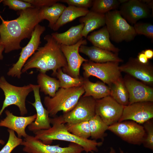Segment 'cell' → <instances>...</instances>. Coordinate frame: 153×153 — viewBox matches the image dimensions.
<instances>
[{
    "mask_svg": "<svg viewBox=\"0 0 153 153\" xmlns=\"http://www.w3.org/2000/svg\"><path fill=\"white\" fill-rule=\"evenodd\" d=\"M96 100L91 96H82L71 110L60 115L63 122L74 124L88 121L96 114Z\"/></svg>",
    "mask_w": 153,
    "mask_h": 153,
    "instance_id": "11",
    "label": "cell"
},
{
    "mask_svg": "<svg viewBox=\"0 0 153 153\" xmlns=\"http://www.w3.org/2000/svg\"><path fill=\"white\" fill-rule=\"evenodd\" d=\"M50 119L52 125L50 128L33 132L35 137L45 144L50 145L55 140L68 141L80 145L84 151L88 153L97 152V147L103 144L102 141L98 142L94 140L82 139L71 133L63 122L60 115Z\"/></svg>",
    "mask_w": 153,
    "mask_h": 153,
    "instance_id": "3",
    "label": "cell"
},
{
    "mask_svg": "<svg viewBox=\"0 0 153 153\" xmlns=\"http://www.w3.org/2000/svg\"><path fill=\"white\" fill-rule=\"evenodd\" d=\"M88 121L91 138L95 140L101 139L103 141L106 135L105 131L108 130L109 126L96 114Z\"/></svg>",
    "mask_w": 153,
    "mask_h": 153,
    "instance_id": "29",
    "label": "cell"
},
{
    "mask_svg": "<svg viewBox=\"0 0 153 153\" xmlns=\"http://www.w3.org/2000/svg\"><path fill=\"white\" fill-rule=\"evenodd\" d=\"M45 29L44 26L39 24L36 26L29 41L25 46L22 48L18 61L8 70L7 74L8 76L18 78H21L23 66L39 48L41 43V36Z\"/></svg>",
    "mask_w": 153,
    "mask_h": 153,
    "instance_id": "10",
    "label": "cell"
},
{
    "mask_svg": "<svg viewBox=\"0 0 153 153\" xmlns=\"http://www.w3.org/2000/svg\"><path fill=\"white\" fill-rule=\"evenodd\" d=\"M7 131L9 134L8 140L0 150V153H11L15 148L20 145L23 141L22 139L16 135L13 130L8 129Z\"/></svg>",
    "mask_w": 153,
    "mask_h": 153,
    "instance_id": "33",
    "label": "cell"
},
{
    "mask_svg": "<svg viewBox=\"0 0 153 153\" xmlns=\"http://www.w3.org/2000/svg\"><path fill=\"white\" fill-rule=\"evenodd\" d=\"M19 16L8 21L2 20L0 25V45L4 48V52L22 48L20 44L25 39L31 38L36 26L42 20L41 8L34 7L19 11Z\"/></svg>",
    "mask_w": 153,
    "mask_h": 153,
    "instance_id": "1",
    "label": "cell"
},
{
    "mask_svg": "<svg viewBox=\"0 0 153 153\" xmlns=\"http://www.w3.org/2000/svg\"><path fill=\"white\" fill-rule=\"evenodd\" d=\"M146 58L149 60L153 57V50L151 49H147L143 51Z\"/></svg>",
    "mask_w": 153,
    "mask_h": 153,
    "instance_id": "40",
    "label": "cell"
},
{
    "mask_svg": "<svg viewBox=\"0 0 153 153\" xmlns=\"http://www.w3.org/2000/svg\"><path fill=\"white\" fill-rule=\"evenodd\" d=\"M84 26L83 23H80L78 25L71 27L64 32L53 33L51 35L60 44L72 45L83 38L81 34Z\"/></svg>",
    "mask_w": 153,
    "mask_h": 153,
    "instance_id": "22",
    "label": "cell"
},
{
    "mask_svg": "<svg viewBox=\"0 0 153 153\" xmlns=\"http://www.w3.org/2000/svg\"><path fill=\"white\" fill-rule=\"evenodd\" d=\"M44 39L46 43L43 46L39 47L28 60L22 70V73L35 68L44 73L52 70V75L55 76L58 69L67 67V62L61 50V44L51 35H46Z\"/></svg>",
    "mask_w": 153,
    "mask_h": 153,
    "instance_id": "2",
    "label": "cell"
},
{
    "mask_svg": "<svg viewBox=\"0 0 153 153\" xmlns=\"http://www.w3.org/2000/svg\"><path fill=\"white\" fill-rule=\"evenodd\" d=\"M153 118V102H138L124 106L118 122L130 120L143 124Z\"/></svg>",
    "mask_w": 153,
    "mask_h": 153,
    "instance_id": "14",
    "label": "cell"
},
{
    "mask_svg": "<svg viewBox=\"0 0 153 153\" xmlns=\"http://www.w3.org/2000/svg\"><path fill=\"white\" fill-rule=\"evenodd\" d=\"M4 6H8L9 8L19 11L26 10L33 6L30 3L22 0H0Z\"/></svg>",
    "mask_w": 153,
    "mask_h": 153,
    "instance_id": "36",
    "label": "cell"
},
{
    "mask_svg": "<svg viewBox=\"0 0 153 153\" xmlns=\"http://www.w3.org/2000/svg\"><path fill=\"white\" fill-rule=\"evenodd\" d=\"M110 96L121 105L125 106L129 104V95L122 77L109 87Z\"/></svg>",
    "mask_w": 153,
    "mask_h": 153,
    "instance_id": "27",
    "label": "cell"
},
{
    "mask_svg": "<svg viewBox=\"0 0 153 153\" xmlns=\"http://www.w3.org/2000/svg\"><path fill=\"white\" fill-rule=\"evenodd\" d=\"M30 3L34 7L41 8L50 6L60 1L59 0H22Z\"/></svg>",
    "mask_w": 153,
    "mask_h": 153,
    "instance_id": "38",
    "label": "cell"
},
{
    "mask_svg": "<svg viewBox=\"0 0 153 153\" xmlns=\"http://www.w3.org/2000/svg\"><path fill=\"white\" fill-rule=\"evenodd\" d=\"M108 130L123 141L133 145L142 144L145 135L143 126L132 120L118 122L109 126Z\"/></svg>",
    "mask_w": 153,
    "mask_h": 153,
    "instance_id": "9",
    "label": "cell"
},
{
    "mask_svg": "<svg viewBox=\"0 0 153 153\" xmlns=\"http://www.w3.org/2000/svg\"><path fill=\"white\" fill-rule=\"evenodd\" d=\"M79 52L88 56L90 60L97 63L108 62H122L123 60L115 53L94 46H88L81 45Z\"/></svg>",
    "mask_w": 153,
    "mask_h": 153,
    "instance_id": "20",
    "label": "cell"
},
{
    "mask_svg": "<svg viewBox=\"0 0 153 153\" xmlns=\"http://www.w3.org/2000/svg\"><path fill=\"white\" fill-rule=\"evenodd\" d=\"M122 17L134 24L139 20L148 18L150 8L145 3L139 0H129L122 4L119 10Z\"/></svg>",
    "mask_w": 153,
    "mask_h": 153,
    "instance_id": "18",
    "label": "cell"
},
{
    "mask_svg": "<svg viewBox=\"0 0 153 153\" xmlns=\"http://www.w3.org/2000/svg\"><path fill=\"white\" fill-rule=\"evenodd\" d=\"M55 76L60 81L61 88L67 89L83 85V77L74 78L64 73L61 68L58 69Z\"/></svg>",
    "mask_w": 153,
    "mask_h": 153,
    "instance_id": "30",
    "label": "cell"
},
{
    "mask_svg": "<svg viewBox=\"0 0 153 153\" xmlns=\"http://www.w3.org/2000/svg\"><path fill=\"white\" fill-rule=\"evenodd\" d=\"M89 11L88 8L68 6L64 9L52 29L56 31L67 23L78 18L85 16Z\"/></svg>",
    "mask_w": 153,
    "mask_h": 153,
    "instance_id": "25",
    "label": "cell"
},
{
    "mask_svg": "<svg viewBox=\"0 0 153 153\" xmlns=\"http://www.w3.org/2000/svg\"><path fill=\"white\" fill-rule=\"evenodd\" d=\"M6 116L0 120V127L7 128L15 131L18 137H26L28 135L26 133V127L33 122L37 117L36 114L28 116H16L8 110L5 111Z\"/></svg>",
    "mask_w": 153,
    "mask_h": 153,
    "instance_id": "19",
    "label": "cell"
},
{
    "mask_svg": "<svg viewBox=\"0 0 153 153\" xmlns=\"http://www.w3.org/2000/svg\"><path fill=\"white\" fill-rule=\"evenodd\" d=\"M37 79L40 91L51 97H53L60 88L59 80L48 76L46 73L40 72L37 76Z\"/></svg>",
    "mask_w": 153,
    "mask_h": 153,
    "instance_id": "26",
    "label": "cell"
},
{
    "mask_svg": "<svg viewBox=\"0 0 153 153\" xmlns=\"http://www.w3.org/2000/svg\"><path fill=\"white\" fill-rule=\"evenodd\" d=\"M4 50V47L0 45V61L2 60L3 57L2 54Z\"/></svg>",
    "mask_w": 153,
    "mask_h": 153,
    "instance_id": "41",
    "label": "cell"
},
{
    "mask_svg": "<svg viewBox=\"0 0 153 153\" xmlns=\"http://www.w3.org/2000/svg\"><path fill=\"white\" fill-rule=\"evenodd\" d=\"M123 78L129 95V104L153 102V88L128 75Z\"/></svg>",
    "mask_w": 153,
    "mask_h": 153,
    "instance_id": "16",
    "label": "cell"
},
{
    "mask_svg": "<svg viewBox=\"0 0 153 153\" xmlns=\"http://www.w3.org/2000/svg\"><path fill=\"white\" fill-rule=\"evenodd\" d=\"M121 72L126 73L142 82L152 87L153 84V67L149 62L143 64L137 58H130L125 63L119 66Z\"/></svg>",
    "mask_w": 153,
    "mask_h": 153,
    "instance_id": "15",
    "label": "cell"
},
{
    "mask_svg": "<svg viewBox=\"0 0 153 153\" xmlns=\"http://www.w3.org/2000/svg\"><path fill=\"white\" fill-rule=\"evenodd\" d=\"M87 39L94 46L118 54L120 50L110 42L109 33L106 26L87 36Z\"/></svg>",
    "mask_w": 153,
    "mask_h": 153,
    "instance_id": "21",
    "label": "cell"
},
{
    "mask_svg": "<svg viewBox=\"0 0 153 153\" xmlns=\"http://www.w3.org/2000/svg\"><path fill=\"white\" fill-rule=\"evenodd\" d=\"M66 7L63 4L57 3L50 6L41 8L42 20H47L48 26L52 29Z\"/></svg>",
    "mask_w": 153,
    "mask_h": 153,
    "instance_id": "28",
    "label": "cell"
},
{
    "mask_svg": "<svg viewBox=\"0 0 153 153\" xmlns=\"http://www.w3.org/2000/svg\"><path fill=\"white\" fill-rule=\"evenodd\" d=\"M137 59L139 62L143 64H146L149 62L148 59L143 51L138 54Z\"/></svg>",
    "mask_w": 153,
    "mask_h": 153,
    "instance_id": "39",
    "label": "cell"
},
{
    "mask_svg": "<svg viewBox=\"0 0 153 153\" xmlns=\"http://www.w3.org/2000/svg\"><path fill=\"white\" fill-rule=\"evenodd\" d=\"M21 145L23 151L26 153H81L84 151L80 145L71 143L66 147L59 144L51 145L45 144L35 136L28 135L24 138Z\"/></svg>",
    "mask_w": 153,
    "mask_h": 153,
    "instance_id": "8",
    "label": "cell"
},
{
    "mask_svg": "<svg viewBox=\"0 0 153 153\" xmlns=\"http://www.w3.org/2000/svg\"><path fill=\"white\" fill-rule=\"evenodd\" d=\"M33 92L35 101L30 103L34 107L37 112V117L33 122L28 126V129L33 132L41 130L48 129L51 127L49 114L43 107L40 95L39 86L31 84Z\"/></svg>",
    "mask_w": 153,
    "mask_h": 153,
    "instance_id": "17",
    "label": "cell"
},
{
    "mask_svg": "<svg viewBox=\"0 0 153 153\" xmlns=\"http://www.w3.org/2000/svg\"><path fill=\"white\" fill-rule=\"evenodd\" d=\"M0 88L5 96L0 110V117L5 109L12 105L18 107L22 116L27 113L26 101L27 96L33 91L31 84L21 87L16 86L9 83L4 76H2L0 77Z\"/></svg>",
    "mask_w": 153,
    "mask_h": 153,
    "instance_id": "5",
    "label": "cell"
},
{
    "mask_svg": "<svg viewBox=\"0 0 153 153\" xmlns=\"http://www.w3.org/2000/svg\"><path fill=\"white\" fill-rule=\"evenodd\" d=\"M145 135L142 144L144 147L153 150V120L150 119L143 124Z\"/></svg>",
    "mask_w": 153,
    "mask_h": 153,
    "instance_id": "34",
    "label": "cell"
},
{
    "mask_svg": "<svg viewBox=\"0 0 153 153\" xmlns=\"http://www.w3.org/2000/svg\"><path fill=\"white\" fill-rule=\"evenodd\" d=\"M119 150L120 153H128L127 152H125L120 148H119Z\"/></svg>",
    "mask_w": 153,
    "mask_h": 153,
    "instance_id": "44",
    "label": "cell"
},
{
    "mask_svg": "<svg viewBox=\"0 0 153 153\" xmlns=\"http://www.w3.org/2000/svg\"><path fill=\"white\" fill-rule=\"evenodd\" d=\"M82 66L84 71V78L95 77L109 87L122 77L119 69V63L118 62L97 63L88 60L84 62Z\"/></svg>",
    "mask_w": 153,
    "mask_h": 153,
    "instance_id": "7",
    "label": "cell"
},
{
    "mask_svg": "<svg viewBox=\"0 0 153 153\" xmlns=\"http://www.w3.org/2000/svg\"><path fill=\"white\" fill-rule=\"evenodd\" d=\"M137 34L143 35L151 39L153 38V25L147 23H136L133 26Z\"/></svg>",
    "mask_w": 153,
    "mask_h": 153,
    "instance_id": "35",
    "label": "cell"
},
{
    "mask_svg": "<svg viewBox=\"0 0 153 153\" xmlns=\"http://www.w3.org/2000/svg\"><path fill=\"white\" fill-rule=\"evenodd\" d=\"M87 44L86 39H81L75 44L71 46L61 44V49L67 61V66L63 69V72L76 78L80 77V71L82 63L89 60L82 57L79 54V48L81 45Z\"/></svg>",
    "mask_w": 153,
    "mask_h": 153,
    "instance_id": "13",
    "label": "cell"
},
{
    "mask_svg": "<svg viewBox=\"0 0 153 153\" xmlns=\"http://www.w3.org/2000/svg\"><path fill=\"white\" fill-rule=\"evenodd\" d=\"M82 86L84 90V96H91L97 100L110 95V88L102 82H92L88 78H84Z\"/></svg>",
    "mask_w": 153,
    "mask_h": 153,
    "instance_id": "24",
    "label": "cell"
},
{
    "mask_svg": "<svg viewBox=\"0 0 153 153\" xmlns=\"http://www.w3.org/2000/svg\"><path fill=\"white\" fill-rule=\"evenodd\" d=\"M105 15L106 26L112 41L117 43L130 41L137 35L133 26L122 17L119 10L111 11Z\"/></svg>",
    "mask_w": 153,
    "mask_h": 153,
    "instance_id": "6",
    "label": "cell"
},
{
    "mask_svg": "<svg viewBox=\"0 0 153 153\" xmlns=\"http://www.w3.org/2000/svg\"><path fill=\"white\" fill-rule=\"evenodd\" d=\"M120 3L117 0H95L93 1L91 11L101 14H105L116 10Z\"/></svg>",
    "mask_w": 153,
    "mask_h": 153,
    "instance_id": "32",
    "label": "cell"
},
{
    "mask_svg": "<svg viewBox=\"0 0 153 153\" xmlns=\"http://www.w3.org/2000/svg\"><path fill=\"white\" fill-rule=\"evenodd\" d=\"M79 21L84 24L82 36L86 38L90 32L105 25V15L90 10L85 16L81 17Z\"/></svg>",
    "mask_w": 153,
    "mask_h": 153,
    "instance_id": "23",
    "label": "cell"
},
{
    "mask_svg": "<svg viewBox=\"0 0 153 153\" xmlns=\"http://www.w3.org/2000/svg\"><path fill=\"white\" fill-rule=\"evenodd\" d=\"M93 1L92 0H61L60 1L66 3L68 6L88 8L92 6Z\"/></svg>",
    "mask_w": 153,
    "mask_h": 153,
    "instance_id": "37",
    "label": "cell"
},
{
    "mask_svg": "<svg viewBox=\"0 0 153 153\" xmlns=\"http://www.w3.org/2000/svg\"><path fill=\"white\" fill-rule=\"evenodd\" d=\"M109 153H116L115 149L112 147H111Z\"/></svg>",
    "mask_w": 153,
    "mask_h": 153,
    "instance_id": "42",
    "label": "cell"
},
{
    "mask_svg": "<svg viewBox=\"0 0 153 153\" xmlns=\"http://www.w3.org/2000/svg\"><path fill=\"white\" fill-rule=\"evenodd\" d=\"M5 144V142L3 140L0 139V144L1 145H4Z\"/></svg>",
    "mask_w": 153,
    "mask_h": 153,
    "instance_id": "43",
    "label": "cell"
},
{
    "mask_svg": "<svg viewBox=\"0 0 153 153\" xmlns=\"http://www.w3.org/2000/svg\"><path fill=\"white\" fill-rule=\"evenodd\" d=\"M65 125L69 132L78 137L88 139L90 137L89 121L74 124L66 123Z\"/></svg>",
    "mask_w": 153,
    "mask_h": 153,
    "instance_id": "31",
    "label": "cell"
},
{
    "mask_svg": "<svg viewBox=\"0 0 153 153\" xmlns=\"http://www.w3.org/2000/svg\"><path fill=\"white\" fill-rule=\"evenodd\" d=\"M124 107L110 96H108L96 100L95 114L109 126L118 122Z\"/></svg>",
    "mask_w": 153,
    "mask_h": 153,
    "instance_id": "12",
    "label": "cell"
},
{
    "mask_svg": "<svg viewBox=\"0 0 153 153\" xmlns=\"http://www.w3.org/2000/svg\"><path fill=\"white\" fill-rule=\"evenodd\" d=\"M84 93L83 86L67 89L60 88L53 97L45 96L43 103L49 116L53 117L60 111L65 113L71 110Z\"/></svg>",
    "mask_w": 153,
    "mask_h": 153,
    "instance_id": "4",
    "label": "cell"
}]
</instances>
